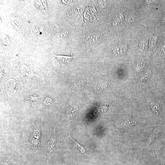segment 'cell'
Segmentation results:
<instances>
[{"label":"cell","instance_id":"8992f818","mask_svg":"<svg viewBox=\"0 0 165 165\" xmlns=\"http://www.w3.org/2000/svg\"><path fill=\"white\" fill-rule=\"evenodd\" d=\"M136 122L135 119L130 118L126 120L124 123V125L127 127H130L136 124Z\"/></svg>","mask_w":165,"mask_h":165},{"label":"cell","instance_id":"8fae6325","mask_svg":"<svg viewBox=\"0 0 165 165\" xmlns=\"http://www.w3.org/2000/svg\"><path fill=\"white\" fill-rule=\"evenodd\" d=\"M157 39V37L155 36H153L151 39H150V46L151 47L154 46L156 44V42Z\"/></svg>","mask_w":165,"mask_h":165},{"label":"cell","instance_id":"5b68a950","mask_svg":"<svg viewBox=\"0 0 165 165\" xmlns=\"http://www.w3.org/2000/svg\"><path fill=\"white\" fill-rule=\"evenodd\" d=\"M97 38L98 37L96 35H88L85 37V42L87 44H92L97 41Z\"/></svg>","mask_w":165,"mask_h":165},{"label":"cell","instance_id":"2e32d148","mask_svg":"<svg viewBox=\"0 0 165 165\" xmlns=\"http://www.w3.org/2000/svg\"><path fill=\"white\" fill-rule=\"evenodd\" d=\"M162 22L163 24L165 25V15L163 17L162 20Z\"/></svg>","mask_w":165,"mask_h":165},{"label":"cell","instance_id":"30bf717a","mask_svg":"<svg viewBox=\"0 0 165 165\" xmlns=\"http://www.w3.org/2000/svg\"><path fill=\"white\" fill-rule=\"evenodd\" d=\"M71 138L72 139V140L73 141L74 143L75 146L76 147H78L79 149L80 150L81 152H82L83 153H85V150L84 149L83 147L81 146L79 144L75 141L73 139H72L71 137Z\"/></svg>","mask_w":165,"mask_h":165},{"label":"cell","instance_id":"5bb4252c","mask_svg":"<svg viewBox=\"0 0 165 165\" xmlns=\"http://www.w3.org/2000/svg\"><path fill=\"white\" fill-rule=\"evenodd\" d=\"M52 101L51 99H49V98H47V99H46L44 103L45 105H50L52 103V102H51Z\"/></svg>","mask_w":165,"mask_h":165},{"label":"cell","instance_id":"52a82bcc","mask_svg":"<svg viewBox=\"0 0 165 165\" xmlns=\"http://www.w3.org/2000/svg\"><path fill=\"white\" fill-rule=\"evenodd\" d=\"M150 106L153 112L156 114H158L160 111L159 105L154 102H150Z\"/></svg>","mask_w":165,"mask_h":165},{"label":"cell","instance_id":"7a4b0ae2","mask_svg":"<svg viewBox=\"0 0 165 165\" xmlns=\"http://www.w3.org/2000/svg\"><path fill=\"white\" fill-rule=\"evenodd\" d=\"M40 131L38 130H36L33 133L31 137L30 138V143L35 149H37L39 145V140L40 135Z\"/></svg>","mask_w":165,"mask_h":165},{"label":"cell","instance_id":"6da1fadb","mask_svg":"<svg viewBox=\"0 0 165 165\" xmlns=\"http://www.w3.org/2000/svg\"><path fill=\"white\" fill-rule=\"evenodd\" d=\"M56 142V135L55 130L53 131L49 138L47 144V163L49 162V160L53 152H54V147Z\"/></svg>","mask_w":165,"mask_h":165},{"label":"cell","instance_id":"3957f363","mask_svg":"<svg viewBox=\"0 0 165 165\" xmlns=\"http://www.w3.org/2000/svg\"><path fill=\"white\" fill-rule=\"evenodd\" d=\"M127 48V45H125L117 46L113 49V53L116 56L121 55L126 52Z\"/></svg>","mask_w":165,"mask_h":165},{"label":"cell","instance_id":"9c48e42d","mask_svg":"<svg viewBox=\"0 0 165 165\" xmlns=\"http://www.w3.org/2000/svg\"><path fill=\"white\" fill-rule=\"evenodd\" d=\"M151 72V70H148L147 72V73H146V74L144 76V77L141 79V81L142 82H144L147 81L148 79L149 78V76L150 75Z\"/></svg>","mask_w":165,"mask_h":165},{"label":"cell","instance_id":"7c38bea8","mask_svg":"<svg viewBox=\"0 0 165 165\" xmlns=\"http://www.w3.org/2000/svg\"><path fill=\"white\" fill-rule=\"evenodd\" d=\"M135 17L134 15H129L128 17H127L126 18L127 21L128 22H132L133 21H134L135 19Z\"/></svg>","mask_w":165,"mask_h":165},{"label":"cell","instance_id":"9a60e30c","mask_svg":"<svg viewBox=\"0 0 165 165\" xmlns=\"http://www.w3.org/2000/svg\"><path fill=\"white\" fill-rule=\"evenodd\" d=\"M157 132H156V133H155V134L153 133V134H152V137H151V140H152V139H154V138L157 136Z\"/></svg>","mask_w":165,"mask_h":165},{"label":"cell","instance_id":"4fadbf2b","mask_svg":"<svg viewBox=\"0 0 165 165\" xmlns=\"http://www.w3.org/2000/svg\"><path fill=\"white\" fill-rule=\"evenodd\" d=\"M161 52L165 54V42H164L162 43L161 47Z\"/></svg>","mask_w":165,"mask_h":165},{"label":"cell","instance_id":"277c9868","mask_svg":"<svg viewBox=\"0 0 165 165\" xmlns=\"http://www.w3.org/2000/svg\"><path fill=\"white\" fill-rule=\"evenodd\" d=\"M54 55L58 61L61 63L68 64L72 62L74 59V57L73 56H69L63 55H57L54 54Z\"/></svg>","mask_w":165,"mask_h":165},{"label":"cell","instance_id":"ba28073f","mask_svg":"<svg viewBox=\"0 0 165 165\" xmlns=\"http://www.w3.org/2000/svg\"><path fill=\"white\" fill-rule=\"evenodd\" d=\"M147 42L146 40H143L139 44V47L142 51H144L147 49Z\"/></svg>","mask_w":165,"mask_h":165}]
</instances>
